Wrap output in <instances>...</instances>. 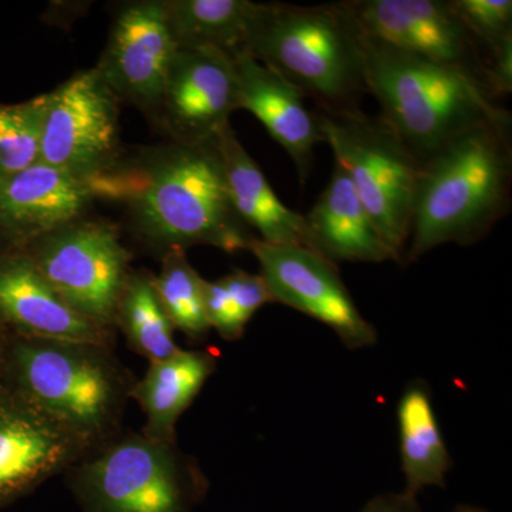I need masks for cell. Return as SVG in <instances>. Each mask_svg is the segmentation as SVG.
<instances>
[{"instance_id":"obj_1","label":"cell","mask_w":512,"mask_h":512,"mask_svg":"<svg viewBox=\"0 0 512 512\" xmlns=\"http://www.w3.org/2000/svg\"><path fill=\"white\" fill-rule=\"evenodd\" d=\"M217 138L174 143L120 177L107 173L93 181L97 197L126 201L141 237L165 252L195 245L249 251L256 237L229 198Z\"/></svg>"},{"instance_id":"obj_2","label":"cell","mask_w":512,"mask_h":512,"mask_svg":"<svg viewBox=\"0 0 512 512\" xmlns=\"http://www.w3.org/2000/svg\"><path fill=\"white\" fill-rule=\"evenodd\" d=\"M512 119L488 121L420 165L404 261L446 244H476L511 208Z\"/></svg>"},{"instance_id":"obj_3","label":"cell","mask_w":512,"mask_h":512,"mask_svg":"<svg viewBox=\"0 0 512 512\" xmlns=\"http://www.w3.org/2000/svg\"><path fill=\"white\" fill-rule=\"evenodd\" d=\"M362 43L367 92L420 164L471 128L511 116L470 74L363 35Z\"/></svg>"},{"instance_id":"obj_4","label":"cell","mask_w":512,"mask_h":512,"mask_svg":"<svg viewBox=\"0 0 512 512\" xmlns=\"http://www.w3.org/2000/svg\"><path fill=\"white\" fill-rule=\"evenodd\" d=\"M245 55L298 87L320 111L360 109L367 92L362 35L342 3H266Z\"/></svg>"},{"instance_id":"obj_5","label":"cell","mask_w":512,"mask_h":512,"mask_svg":"<svg viewBox=\"0 0 512 512\" xmlns=\"http://www.w3.org/2000/svg\"><path fill=\"white\" fill-rule=\"evenodd\" d=\"M109 349L19 336L9 353L12 387L94 450L113 437L134 384Z\"/></svg>"},{"instance_id":"obj_6","label":"cell","mask_w":512,"mask_h":512,"mask_svg":"<svg viewBox=\"0 0 512 512\" xmlns=\"http://www.w3.org/2000/svg\"><path fill=\"white\" fill-rule=\"evenodd\" d=\"M67 483L82 512H192L207 488L175 441L143 431L94 448Z\"/></svg>"},{"instance_id":"obj_7","label":"cell","mask_w":512,"mask_h":512,"mask_svg":"<svg viewBox=\"0 0 512 512\" xmlns=\"http://www.w3.org/2000/svg\"><path fill=\"white\" fill-rule=\"evenodd\" d=\"M315 111L323 143L397 261L404 262L421 164L382 117L360 109Z\"/></svg>"},{"instance_id":"obj_8","label":"cell","mask_w":512,"mask_h":512,"mask_svg":"<svg viewBox=\"0 0 512 512\" xmlns=\"http://www.w3.org/2000/svg\"><path fill=\"white\" fill-rule=\"evenodd\" d=\"M26 248L40 274L74 311L113 329L131 259L114 225L80 218Z\"/></svg>"},{"instance_id":"obj_9","label":"cell","mask_w":512,"mask_h":512,"mask_svg":"<svg viewBox=\"0 0 512 512\" xmlns=\"http://www.w3.org/2000/svg\"><path fill=\"white\" fill-rule=\"evenodd\" d=\"M119 103L96 67L47 94L40 163L82 180H99L117 165Z\"/></svg>"},{"instance_id":"obj_10","label":"cell","mask_w":512,"mask_h":512,"mask_svg":"<svg viewBox=\"0 0 512 512\" xmlns=\"http://www.w3.org/2000/svg\"><path fill=\"white\" fill-rule=\"evenodd\" d=\"M340 3L363 36L409 55L454 67L470 74L485 87L488 53L468 32L450 0H346Z\"/></svg>"},{"instance_id":"obj_11","label":"cell","mask_w":512,"mask_h":512,"mask_svg":"<svg viewBox=\"0 0 512 512\" xmlns=\"http://www.w3.org/2000/svg\"><path fill=\"white\" fill-rule=\"evenodd\" d=\"M255 255L274 302L328 326L348 349L372 348L377 332L363 318L340 279L338 266L299 245H271L254 239Z\"/></svg>"},{"instance_id":"obj_12","label":"cell","mask_w":512,"mask_h":512,"mask_svg":"<svg viewBox=\"0 0 512 512\" xmlns=\"http://www.w3.org/2000/svg\"><path fill=\"white\" fill-rule=\"evenodd\" d=\"M93 451L12 386H0V508Z\"/></svg>"},{"instance_id":"obj_13","label":"cell","mask_w":512,"mask_h":512,"mask_svg":"<svg viewBox=\"0 0 512 512\" xmlns=\"http://www.w3.org/2000/svg\"><path fill=\"white\" fill-rule=\"evenodd\" d=\"M239 110V79L234 56L211 47L177 49L160 117L174 143L202 144L231 126Z\"/></svg>"},{"instance_id":"obj_14","label":"cell","mask_w":512,"mask_h":512,"mask_svg":"<svg viewBox=\"0 0 512 512\" xmlns=\"http://www.w3.org/2000/svg\"><path fill=\"white\" fill-rule=\"evenodd\" d=\"M177 49L163 0L134 2L117 16L96 69L117 99L158 117Z\"/></svg>"},{"instance_id":"obj_15","label":"cell","mask_w":512,"mask_h":512,"mask_svg":"<svg viewBox=\"0 0 512 512\" xmlns=\"http://www.w3.org/2000/svg\"><path fill=\"white\" fill-rule=\"evenodd\" d=\"M94 198L90 181L40 161L0 178V239L29 247L80 220Z\"/></svg>"},{"instance_id":"obj_16","label":"cell","mask_w":512,"mask_h":512,"mask_svg":"<svg viewBox=\"0 0 512 512\" xmlns=\"http://www.w3.org/2000/svg\"><path fill=\"white\" fill-rule=\"evenodd\" d=\"M0 319L20 338L107 346L111 329L74 311L40 274L26 252L0 256Z\"/></svg>"},{"instance_id":"obj_17","label":"cell","mask_w":512,"mask_h":512,"mask_svg":"<svg viewBox=\"0 0 512 512\" xmlns=\"http://www.w3.org/2000/svg\"><path fill=\"white\" fill-rule=\"evenodd\" d=\"M239 79V109L248 110L264 124L298 171L305 184L312 171L315 147L323 143L318 116L306 106L305 96L285 77L254 57L234 56Z\"/></svg>"},{"instance_id":"obj_18","label":"cell","mask_w":512,"mask_h":512,"mask_svg":"<svg viewBox=\"0 0 512 512\" xmlns=\"http://www.w3.org/2000/svg\"><path fill=\"white\" fill-rule=\"evenodd\" d=\"M303 217L305 248L333 265L399 262L360 201L348 174L338 164L318 201Z\"/></svg>"},{"instance_id":"obj_19","label":"cell","mask_w":512,"mask_h":512,"mask_svg":"<svg viewBox=\"0 0 512 512\" xmlns=\"http://www.w3.org/2000/svg\"><path fill=\"white\" fill-rule=\"evenodd\" d=\"M229 198L239 218L259 241L305 247V217L276 197L259 165L239 143L229 126L217 138Z\"/></svg>"},{"instance_id":"obj_20","label":"cell","mask_w":512,"mask_h":512,"mask_svg":"<svg viewBox=\"0 0 512 512\" xmlns=\"http://www.w3.org/2000/svg\"><path fill=\"white\" fill-rule=\"evenodd\" d=\"M217 360L211 350L181 349L168 359L150 362L146 375L130 392L146 414V436L174 443L178 419L214 373Z\"/></svg>"},{"instance_id":"obj_21","label":"cell","mask_w":512,"mask_h":512,"mask_svg":"<svg viewBox=\"0 0 512 512\" xmlns=\"http://www.w3.org/2000/svg\"><path fill=\"white\" fill-rule=\"evenodd\" d=\"M178 49L211 47L231 56L244 53L266 3L251 0H163Z\"/></svg>"},{"instance_id":"obj_22","label":"cell","mask_w":512,"mask_h":512,"mask_svg":"<svg viewBox=\"0 0 512 512\" xmlns=\"http://www.w3.org/2000/svg\"><path fill=\"white\" fill-rule=\"evenodd\" d=\"M397 421L406 481L403 491L417 495L427 487H444L451 456L426 383L417 380L407 386L397 406Z\"/></svg>"},{"instance_id":"obj_23","label":"cell","mask_w":512,"mask_h":512,"mask_svg":"<svg viewBox=\"0 0 512 512\" xmlns=\"http://www.w3.org/2000/svg\"><path fill=\"white\" fill-rule=\"evenodd\" d=\"M114 326H119L131 348L150 362L168 359L180 352L174 326L165 315L153 285V275L134 272L128 276Z\"/></svg>"},{"instance_id":"obj_24","label":"cell","mask_w":512,"mask_h":512,"mask_svg":"<svg viewBox=\"0 0 512 512\" xmlns=\"http://www.w3.org/2000/svg\"><path fill=\"white\" fill-rule=\"evenodd\" d=\"M204 284L181 249L165 252L160 274L153 275L158 301L174 329L195 340L205 338L211 329L205 315Z\"/></svg>"},{"instance_id":"obj_25","label":"cell","mask_w":512,"mask_h":512,"mask_svg":"<svg viewBox=\"0 0 512 512\" xmlns=\"http://www.w3.org/2000/svg\"><path fill=\"white\" fill-rule=\"evenodd\" d=\"M47 94L20 104H0V178L39 163Z\"/></svg>"},{"instance_id":"obj_26","label":"cell","mask_w":512,"mask_h":512,"mask_svg":"<svg viewBox=\"0 0 512 512\" xmlns=\"http://www.w3.org/2000/svg\"><path fill=\"white\" fill-rule=\"evenodd\" d=\"M468 32L490 53L512 39L511 0H450Z\"/></svg>"},{"instance_id":"obj_27","label":"cell","mask_w":512,"mask_h":512,"mask_svg":"<svg viewBox=\"0 0 512 512\" xmlns=\"http://www.w3.org/2000/svg\"><path fill=\"white\" fill-rule=\"evenodd\" d=\"M221 279L227 288L232 312L241 330H245L249 320L262 306L274 302L261 275L249 274L237 269Z\"/></svg>"},{"instance_id":"obj_28","label":"cell","mask_w":512,"mask_h":512,"mask_svg":"<svg viewBox=\"0 0 512 512\" xmlns=\"http://www.w3.org/2000/svg\"><path fill=\"white\" fill-rule=\"evenodd\" d=\"M359 512H421L416 495L402 493H386L377 495L367 501Z\"/></svg>"},{"instance_id":"obj_29","label":"cell","mask_w":512,"mask_h":512,"mask_svg":"<svg viewBox=\"0 0 512 512\" xmlns=\"http://www.w3.org/2000/svg\"><path fill=\"white\" fill-rule=\"evenodd\" d=\"M453 512H488L484 508L473 507V505H460Z\"/></svg>"},{"instance_id":"obj_30","label":"cell","mask_w":512,"mask_h":512,"mask_svg":"<svg viewBox=\"0 0 512 512\" xmlns=\"http://www.w3.org/2000/svg\"><path fill=\"white\" fill-rule=\"evenodd\" d=\"M0 242H2V239H0Z\"/></svg>"}]
</instances>
